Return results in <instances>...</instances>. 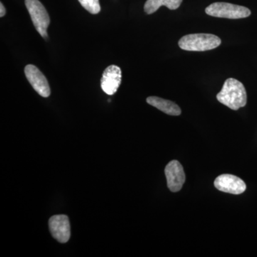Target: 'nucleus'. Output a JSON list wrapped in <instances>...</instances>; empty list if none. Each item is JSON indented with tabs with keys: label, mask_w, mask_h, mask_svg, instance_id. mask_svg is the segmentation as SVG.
Wrapping results in <instances>:
<instances>
[{
	"label": "nucleus",
	"mask_w": 257,
	"mask_h": 257,
	"mask_svg": "<svg viewBox=\"0 0 257 257\" xmlns=\"http://www.w3.org/2000/svg\"><path fill=\"white\" fill-rule=\"evenodd\" d=\"M79 3L87 11L92 15H96L101 11L99 0H79Z\"/></svg>",
	"instance_id": "12"
},
{
	"label": "nucleus",
	"mask_w": 257,
	"mask_h": 257,
	"mask_svg": "<svg viewBox=\"0 0 257 257\" xmlns=\"http://www.w3.org/2000/svg\"><path fill=\"white\" fill-rule=\"evenodd\" d=\"M167 187L171 192H177L182 189L186 177L183 167L177 160L171 161L165 167Z\"/></svg>",
	"instance_id": "5"
},
{
	"label": "nucleus",
	"mask_w": 257,
	"mask_h": 257,
	"mask_svg": "<svg viewBox=\"0 0 257 257\" xmlns=\"http://www.w3.org/2000/svg\"><path fill=\"white\" fill-rule=\"evenodd\" d=\"M25 5L37 31L47 40V28L50 24V19L45 7L39 0H25Z\"/></svg>",
	"instance_id": "4"
},
{
	"label": "nucleus",
	"mask_w": 257,
	"mask_h": 257,
	"mask_svg": "<svg viewBox=\"0 0 257 257\" xmlns=\"http://www.w3.org/2000/svg\"><path fill=\"white\" fill-rule=\"evenodd\" d=\"M214 186L221 192L232 194H242L246 189L242 179L232 175H221L216 177Z\"/></svg>",
	"instance_id": "8"
},
{
	"label": "nucleus",
	"mask_w": 257,
	"mask_h": 257,
	"mask_svg": "<svg viewBox=\"0 0 257 257\" xmlns=\"http://www.w3.org/2000/svg\"><path fill=\"white\" fill-rule=\"evenodd\" d=\"M182 3V0H147L144 9L147 15H151L162 6H166L172 10L178 9Z\"/></svg>",
	"instance_id": "11"
},
{
	"label": "nucleus",
	"mask_w": 257,
	"mask_h": 257,
	"mask_svg": "<svg viewBox=\"0 0 257 257\" xmlns=\"http://www.w3.org/2000/svg\"><path fill=\"white\" fill-rule=\"evenodd\" d=\"M205 13L215 18L236 19L246 18L251 15V11L245 7L227 3H214L208 6Z\"/></svg>",
	"instance_id": "3"
},
{
	"label": "nucleus",
	"mask_w": 257,
	"mask_h": 257,
	"mask_svg": "<svg viewBox=\"0 0 257 257\" xmlns=\"http://www.w3.org/2000/svg\"><path fill=\"white\" fill-rule=\"evenodd\" d=\"M49 227L52 236L59 242L66 243L70 238V224L66 215L52 216L49 220Z\"/></svg>",
	"instance_id": "7"
},
{
	"label": "nucleus",
	"mask_w": 257,
	"mask_h": 257,
	"mask_svg": "<svg viewBox=\"0 0 257 257\" xmlns=\"http://www.w3.org/2000/svg\"><path fill=\"white\" fill-rule=\"evenodd\" d=\"M216 99L232 110H238L239 108L246 106L247 101L244 86L237 79H226L221 92L218 93Z\"/></svg>",
	"instance_id": "1"
},
{
	"label": "nucleus",
	"mask_w": 257,
	"mask_h": 257,
	"mask_svg": "<svg viewBox=\"0 0 257 257\" xmlns=\"http://www.w3.org/2000/svg\"><path fill=\"white\" fill-rule=\"evenodd\" d=\"M5 14H6V10H5L4 5L1 3H0V17L3 18Z\"/></svg>",
	"instance_id": "13"
},
{
	"label": "nucleus",
	"mask_w": 257,
	"mask_h": 257,
	"mask_svg": "<svg viewBox=\"0 0 257 257\" xmlns=\"http://www.w3.org/2000/svg\"><path fill=\"white\" fill-rule=\"evenodd\" d=\"M121 82V70L118 66L110 65L105 69L101 79V87L108 95H113Z\"/></svg>",
	"instance_id": "9"
},
{
	"label": "nucleus",
	"mask_w": 257,
	"mask_h": 257,
	"mask_svg": "<svg viewBox=\"0 0 257 257\" xmlns=\"http://www.w3.org/2000/svg\"><path fill=\"white\" fill-rule=\"evenodd\" d=\"M25 74L29 82L35 91L43 97L50 96L51 91L48 81L37 67L28 64L25 67Z\"/></svg>",
	"instance_id": "6"
},
{
	"label": "nucleus",
	"mask_w": 257,
	"mask_h": 257,
	"mask_svg": "<svg viewBox=\"0 0 257 257\" xmlns=\"http://www.w3.org/2000/svg\"><path fill=\"white\" fill-rule=\"evenodd\" d=\"M147 102L167 114L172 115V116H179V115L182 114V110H181L180 108L175 102L162 99V98L158 97V96H150V97L147 98Z\"/></svg>",
	"instance_id": "10"
},
{
	"label": "nucleus",
	"mask_w": 257,
	"mask_h": 257,
	"mask_svg": "<svg viewBox=\"0 0 257 257\" xmlns=\"http://www.w3.org/2000/svg\"><path fill=\"white\" fill-rule=\"evenodd\" d=\"M219 37L211 34H192L185 35L179 41L182 50L192 52H204L214 50L221 45Z\"/></svg>",
	"instance_id": "2"
}]
</instances>
